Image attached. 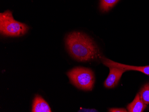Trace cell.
<instances>
[{
    "mask_svg": "<svg viewBox=\"0 0 149 112\" xmlns=\"http://www.w3.org/2000/svg\"><path fill=\"white\" fill-rule=\"evenodd\" d=\"M102 63L107 67H114L118 68L124 69L126 71H136L141 72L146 75L149 76V65L146 66H134L126 65L113 61L104 56L100 57Z\"/></svg>",
    "mask_w": 149,
    "mask_h": 112,
    "instance_id": "obj_4",
    "label": "cell"
},
{
    "mask_svg": "<svg viewBox=\"0 0 149 112\" xmlns=\"http://www.w3.org/2000/svg\"><path fill=\"white\" fill-rule=\"evenodd\" d=\"M71 83L79 89L91 91L95 81L94 74L91 69L86 67H76L67 73Z\"/></svg>",
    "mask_w": 149,
    "mask_h": 112,
    "instance_id": "obj_3",
    "label": "cell"
},
{
    "mask_svg": "<svg viewBox=\"0 0 149 112\" xmlns=\"http://www.w3.org/2000/svg\"><path fill=\"white\" fill-rule=\"evenodd\" d=\"M110 112H128V110L123 108H112L108 110Z\"/></svg>",
    "mask_w": 149,
    "mask_h": 112,
    "instance_id": "obj_10",
    "label": "cell"
},
{
    "mask_svg": "<svg viewBox=\"0 0 149 112\" xmlns=\"http://www.w3.org/2000/svg\"><path fill=\"white\" fill-rule=\"evenodd\" d=\"M29 28L24 23L15 20L11 11L0 14V32L3 36L19 37L24 35Z\"/></svg>",
    "mask_w": 149,
    "mask_h": 112,
    "instance_id": "obj_2",
    "label": "cell"
},
{
    "mask_svg": "<svg viewBox=\"0 0 149 112\" xmlns=\"http://www.w3.org/2000/svg\"><path fill=\"white\" fill-rule=\"evenodd\" d=\"M147 104L144 103L140 97L139 93L136 94L132 102L127 106L128 112H143L147 108Z\"/></svg>",
    "mask_w": 149,
    "mask_h": 112,
    "instance_id": "obj_7",
    "label": "cell"
},
{
    "mask_svg": "<svg viewBox=\"0 0 149 112\" xmlns=\"http://www.w3.org/2000/svg\"><path fill=\"white\" fill-rule=\"evenodd\" d=\"M33 112H51L49 104L45 100L39 95L35 97L33 103Z\"/></svg>",
    "mask_w": 149,
    "mask_h": 112,
    "instance_id": "obj_6",
    "label": "cell"
},
{
    "mask_svg": "<svg viewBox=\"0 0 149 112\" xmlns=\"http://www.w3.org/2000/svg\"><path fill=\"white\" fill-rule=\"evenodd\" d=\"M65 44L70 55L78 61H89L100 56L97 44L89 36L82 32L70 33L66 37Z\"/></svg>",
    "mask_w": 149,
    "mask_h": 112,
    "instance_id": "obj_1",
    "label": "cell"
},
{
    "mask_svg": "<svg viewBox=\"0 0 149 112\" xmlns=\"http://www.w3.org/2000/svg\"><path fill=\"white\" fill-rule=\"evenodd\" d=\"M108 67L109 69V73L104 82V85L106 88L111 89L114 88L118 85L123 74L126 71L114 67Z\"/></svg>",
    "mask_w": 149,
    "mask_h": 112,
    "instance_id": "obj_5",
    "label": "cell"
},
{
    "mask_svg": "<svg viewBox=\"0 0 149 112\" xmlns=\"http://www.w3.org/2000/svg\"><path fill=\"white\" fill-rule=\"evenodd\" d=\"M139 94L145 104H149V82L146 83L141 88Z\"/></svg>",
    "mask_w": 149,
    "mask_h": 112,
    "instance_id": "obj_9",
    "label": "cell"
},
{
    "mask_svg": "<svg viewBox=\"0 0 149 112\" xmlns=\"http://www.w3.org/2000/svg\"><path fill=\"white\" fill-rule=\"evenodd\" d=\"M120 0H100V9L103 13L108 12L111 10Z\"/></svg>",
    "mask_w": 149,
    "mask_h": 112,
    "instance_id": "obj_8",
    "label": "cell"
}]
</instances>
